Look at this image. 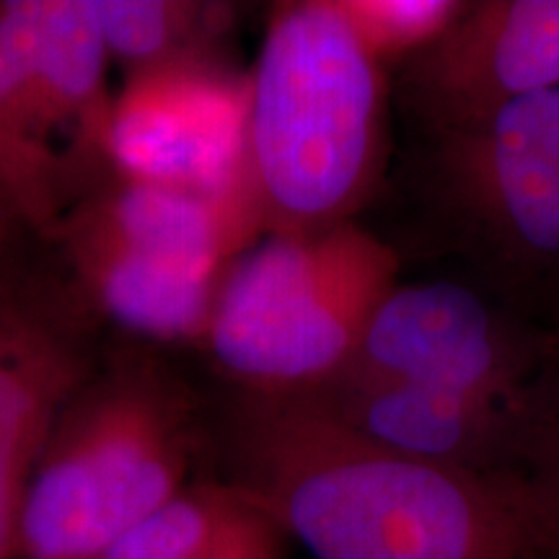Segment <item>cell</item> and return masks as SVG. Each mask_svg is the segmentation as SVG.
Listing matches in <instances>:
<instances>
[{
	"label": "cell",
	"mask_w": 559,
	"mask_h": 559,
	"mask_svg": "<svg viewBox=\"0 0 559 559\" xmlns=\"http://www.w3.org/2000/svg\"><path fill=\"white\" fill-rule=\"evenodd\" d=\"M228 489L313 559H536L495 477L402 456L298 396L228 391Z\"/></svg>",
	"instance_id": "6da1fadb"
},
{
	"label": "cell",
	"mask_w": 559,
	"mask_h": 559,
	"mask_svg": "<svg viewBox=\"0 0 559 559\" xmlns=\"http://www.w3.org/2000/svg\"><path fill=\"white\" fill-rule=\"evenodd\" d=\"M389 70L334 0L270 11L249 79L243 185L262 236L358 221L389 160Z\"/></svg>",
	"instance_id": "7a4b0ae2"
},
{
	"label": "cell",
	"mask_w": 559,
	"mask_h": 559,
	"mask_svg": "<svg viewBox=\"0 0 559 559\" xmlns=\"http://www.w3.org/2000/svg\"><path fill=\"white\" fill-rule=\"evenodd\" d=\"M198 394L148 349L104 353L55 419L19 513L24 559H91L187 489Z\"/></svg>",
	"instance_id": "3957f363"
},
{
	"label": "cell",
	"mask_w": 559,
	"mask_h": 559,
	"mask_svg": "<svg viewBox=\"0 0 559 559\" xmlns=\"http://www.w3.org/2000/svg\"><path fill=\"white\" fill-rule=\"evenodd\" d=\"M400 251L358 221L306 236H260L228 264L200 349L228 389L304 396L345 368Z\"/></svg>",
	"instance_id": "277c9868"
},
{
	"label": "cell",
	"mask_w": 559,
	"mask_h": 559,
	"mask_svg": "<svg viewBox=\"0 0 559 559\" xmlns=\"http://www.w3.org/2000/svg\"><path fill=\"white\" fill-rule=\"evenodd\" d=\"M409 192L479 288L544 319L559 298V88L419 135Z\"/></svg>",
	"instance_id": "5b68a950"
},
{
	"label": "cell",
	"mask_w": 559,
	"mask_h": 559,
	"mask_svg": "<svg viewBox=\"0 0 559 559\" xmlns=\"http://www.w3.org/2000/svg\"><path fill=\"white\" fill-rule=\"evenodd\" d=\"M544 366L542 321L479 285L400 280L330 381L389 383L519 407Z\"/></svg>",
	"instance_id": "8992f818"
},
{
	"label": "cell",
	"mask_w": 559,
	"mask_h": 559,
	"mask_svg": "<svg viewBox=\"0 0 559 559\" xmlns=\"http://www.w3.org/2000/svg\"><path fill=\"white\" fill-rule=\"evenodd\" d=\"M247 73L230 70L218 52L128 73L111 104L115 174L210 198H247Z\"/></svg>",
	"instance_id": "52a82bcc"
},
{
	"label": "cell",
	"mask_w": 559,
	"mask_h": 559,
	"mask_svg": "<svg viewBox=\"0 0 559 559\" xmlns=\"http://www.w3.org/2000/svg\"><path fill=\"white\" fill-rule=\"evenodd\" d=\"M102 326L50 254L0 262V459L34 472L62 407L102 366Z\"/></svg>",
	"instance_id": "ba28073f"
},
{
	"label": "cell",
	"mask_w": 559,
	"mask_h": 559,
	"mask_svg": "<svg viewBox=\"0 0 559 559\" xmlns=\"http://www.w3.org/2000/svg\"><path fill=\"white\" fill-rule=\"evenodd\" d=\"M559 88V0H466L443 37L396 68L400 109L428 135Z\"/></svg>",
	"instance_id": "9c48e42d"
},
{
	"label": "cell",
	"mask_w": 559,
	"mask_h": 559,
	"mask_svg": "<svg viewBox=\"0 0 559 559\" xmlns=\"http://www.w3.org/2000/svg\"><path fill=\"white\" fill-rule=\"evenodd\" d=\"M41 0L0 3V262L45 241L94 187L47 120L37 75Z\"/></svg>",
	"instance_id": "30bf717a"
},
{
	"label": "cell",
	"mask_w": 559,
	"mask_h": 559,
	"mask_svg": "<svg viewBox=\"0 0 559 559\" xmlns=\"http://www.w3.org/2000/svg\"><path fill=\"white\" fill-rule=\"evenodd\" d=\"M104 324L156 345H202L221 280L192 275L124 247L73 210L45 241Z\"/></svg>",
	"instance_id": "8fae6325"
},
{
	"label": "cell",
	"mask_w": 559,
	"mask_h": 559,
	"mask_svg": "<svg viewBox=\"0 0 559 559\" xmlns=\"http://www.w3.org/2000/svg\"><path fill=\"white\" fill-rule=\"evenodd\" d=\"M111 60L128 73L192 55H215L230 5L192 0H88Z\"/></svg>",
	"instance_id": "7c38bea8"
},
{
	"label": "cell",
	"mask_w": 559,
	"mask_h": 559,
	"mask_svg": "<svg viewBox=\"0 0 559 559\" xmlns=\"http://www.w3.org/2000/svg\"><path fill=\"white\" fill-rule=\"evenodd\" d=\"M230 502L226 485L187 487L91 559H205Z\"/></svg>",
	"instance_id": "4fadbf2b"
},
{
	"label": "cell",
	"mask_w": 559,
	"mask_h": 559,
	"mask_svg": "<svg viewBox=\"0 0 559 559\" xmlns=\"http://www.w3.org/2000/svg\"><path fill=\"white\" fill-rule=\"evenodd\" d=\"M362 47L383 68H400L438 37L466 9V0H334Z\"/></svg>",
	"instance_id": "5bb4252c"
},
{
	"label": "cell",
	"mask_w": 559,
	"mask_h": 559,
	"mask_svg": "<svg viewBox=\"0 0 559 559\" xmlns=\"http://www.w3.org/2000/svg\"><path fill=\"white\" fill-rule=\"evenodd\" d=\"M277 534L257 510L234 498L205 559H280Z\"/></svg>",
	"instance_id": "9a60e30c"
},
{
	"label": "cell",
	"mask_w": 559,
	"mask_h": 559,
	"mask_svg": "<svg viewBox=\"0 0 559 559\" xmlns=\"http://www.w3.org/2000/svg\"><path fill=\"white\" fill-rule=\"evenodd\" d=\"M542 332H544V358H547V366L559 368V298L551 304V309L544 313Z\"/></svg>",
	"instance_id": "2e32d148"
},
{
	"label": "cell",
	"mask_w": 559,
	"mask_h": 559,
	"mask_svg": "<svg viewBox=\"0 0 559 559\" xmlns=\"http://www.w3.org/2000/svg\"><path fill=\"white\" fill-rule=\"evenodd\" d=\"M536 559H559V557H536Z\"/></svg>",
	"instance_id": "e0dca14e"
}]
</instances>
